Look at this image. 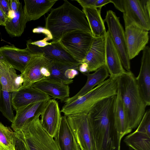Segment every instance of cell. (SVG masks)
<instances>
[{
	"label": "cell",
	"mask_w": 150,
	"mask_h": 150,
	"mask_svg": "<svg viewBox=\"0 0 150 150\" xmlns=\"http://www.w3.org/2000/svg\"><path fill=\"white\" fill-rule=\"evenodd\" d=\"M83 8L95 7L96 0H76Z\"/></svg>",
	"instance_id": "obj_33"
},
{
	"label": "cell",
	"mask_w": 150,
	"mask_h": 150,
	"mask_svg": "<svg viewBox=\"0 0 150 150\" xmlns=\"http://www.w3.org/2000/svg\"><path fill=\"white\" fill-rule=\"evenodd\" d=\"M59 104L55 99L48 100L41 115L42 127L48 134L54 138L59 127L61 117Z\"/></svg>",
	"instance_id": "obj_16"
},
{
	"label": "cell",
	"mask_w": 150,
	"mask_h": 150,
	"mask_svg": "<svg viewBox=\"0 0 150 150\" xmlns=\"http://www.w3.org/2000/svg\"><path fill=\"white\" fill-rule=\"evenodd\" d=\"M79 65L51 59L47 66L50 73L49 78L69 85L73 83V80L69 79L66 77L65 76L66 71L69 69L78 70Z\"/></svg>",
	"instance_id": "obj_28"
},
{
	"label": "cell",
	"mask_w": 150,
	"mask_h": 150,
	"mask_svg": "<svg viewBox=\"0 0 150 150\" xmlns=\"http://www.w3.org/2000/svg\"><path fill=\"white\" fill-rule=\"evenodd\" d=\"M10 0H0V8L8 16L10 11Z\"/></svg>",
	"instance_id": "obj_34"
},
{
	"label": "cell",
	"mask_w": 150,
	"mask_h": 150,
	"mask_svg": "<svg viewBox=\"0 0 150 150\" xmlns=\"http://www.w3.org/2000/svg\"><path fill=\"white\" fill-rule=\"evenodd\" d=\"M110 3V0H96L95 7L101 10L103 6Z\"/></svg>",
	"instance_id": "obj_39"
},
{
	"label": "cell",
	"mask_w": 150,
	"mask_h": 150,
	"mask_svg": "<svg viewBox=\"0 0 150 150\" xmlns=\"http://www.w3.org/2000/svg\"><path fill=\"white\" fill-rule=\"evenodd\" d=\"M94 38L91 33L76 30L65 34L59 41L73 57L81 64L88 51Z\"/></svg>",
	"instance_id": "obj_7"
},
{
	"label": "cell",
	"mask_w": 150,
	"mask_h": 150,
	"mask_svg": "<svg viewBox=\"0 0 150 150\" xmlns=\"http://www.w3.org/2000/svg\"><path fill=\"white\" fill-rule=\"evenodd\" d=\"M124 142L134 150H150V109L145 112L136 130L126 136Z\"/></svg>",
	"instance_id": "obj_10"
},
{
	"label": "cell",
	"mask_w": 150,
	"mask_h": 150,
	"mask_svg": "<svg viewBox=\"0 0 150 150\" xmlns=\"http://www.w3.org/2000/svg\"><path fill=\"white\" fill-rule=\"evenodd\" d=\"M50 40L47 37H46L43 39L33 42L32 41L31 43L33 45H36L40 47H45L47 45H50L51 42H49L47 41Z\"/></svg>",
	"instance_id": "obj_35"
},
{
	"label": "cell",
	"mask_w": 150,
	"mask_h": 150,
	"mask_svg": "<svg viewBox=\"0 0 150 150\" xmlns=\"http://www.w3.org/2000/svg\"><path fill=\"white\" fill-rule=\"evenodd\" d=\"M50 60L44 55L33 56L21 73L23 82L21 88L30 86L46 79L48 71L46 66Z\"/></svg>",
	"instance_id": "obj_12"
},
{
	"label": "cell",
	"mask_w": 150,
	"mask_h": 150,
	"mask_svg": "<svg viewBox=\"0 0 150 150\" xmlns=\"http://www.w3.org/2000/svg\"><path fill=\"white\" fill-rule=\"evenodd\" d=\"M45 26L51 33L53 41H59L65 34L73 31L91 33L83 11L67 0L51 10L45 18Z\"/></svg>",
	"instance_id": "obj_2"
},
{
	"label": "cell",
	"mask_w": 150,
	"mask_h": 150,
	"mask_svg": "<svg viewBox=\"0 0 150 150\" xmlns=\"http://www.w3.org/2000/svg\"><path fill=\"white\" fill-rule=\"evenodd\" d=\"M40 53L50 59L74 64H80L65 50L59 41H52L45 47H38Z\"/></svg>",
	"instance_id": "obj_25"
},
{
	"label": "cell",
	"mask_w": 150,
	"mask_h": 150,
	"mask_svg": "<svg viewBox=\"0 0 150 150\" xmlns=\"http://www.w3.org/2000/svg\"><path fill=\"white\" fill-rule=\"evenodd\" d=\"M0 150H15L14 144L7 146L0 143Z\"/></svg>",
	"instance_id": "obj_41"
},
{
	"label": "cell",
	"mask_w": 150,
	"mask_h": 150,
	"mask_svg": "<svg viewBox=\"0 0 150 150\" xmlns=\"http://www.w3.org/2000/svg\"><path fill=\"white\" fill-rule=\"evenodd\" d=\"M81 150H84L83 149H81Z\"/></svg>",
	"instance_id": "obj_43"
},
{
	"label": "cell",
	"mask_w": 150,
	"mask_h": 150,
	"mask_svg": "<svg viewBox=\"0 0 150 150\" xmlns=\"http://www.w3.org/2000/svg\"><path fill=\"white\" fill-rule=\"evenodd\" d=\"M115 97L100 101L88 114L97 150H120L121 140L113 115Z\"/></svg>",
	"instance_id": "obj_1"
},
{
	"label": "cell",
	"mask_w": 150,
	"mask_h": 150,
	"mask_svg": "<svg viewBox=\"0 0 150 150\" xmlns=\"http://www.w3.org/2000/svg\"><path fill=\"white\" fill-rule=\"evenodd\" d=\"M104 22L107 23L108 30L117 51L122 66L127 71H130V64L126 44L125 32L119 18L112 10L107 11Z\"/></svg>",
	"instance_id": "obj_9"
},
{
	"label": "cell",
	"mask_w": 150,
	"mask_h": 150,
	"mask_svg": "<svg viewBox=\"0 0 150 150\" xmlns=\"http://www.w3.org/2000/svg\"><path fill=\"white\" fill-rule=\"evenodd\" d=\"M119 76L111 77L72 102L65 104L61 110L64 115L88 114L95 105L105 98L116 95Z\"/></svg>",
	"instance_id": "obj_5"
},
{
	"label": "cell",
	"mask_w": 150,
	"mask_h": 150,
	"mask_svg": "<svg viewBox=\"0 0 150 150\" xmlns=\"http://www.w3.org/2000/svg\"><path fill=\"white\" fill-rule=\"evenodd\" d=\"M84 75L87 77L85 84L76 94L66 100L64 102L65 104L71 103L85 95L95 86L103 82L110 76L105 65L100 67L92 74L89 73Z\"/></svg>",
	"instance_id": "obj_24"
},
{
	"label": "cell",
	"mask_w": 150,
	"mask_h": 150,
	"mask_svg": "<svg viewBox=\"0 0 150 150\" xmlns=\"http://www.w3.org/2000/svg\"><path fill=\"white\" fill-rule=\"evenodd\" d=\"M123 13L125 27L133 24L147 31L150 30V0H110Z\"/></svg>",
	"instance_id": "obj_6"
},
{
	"label": "cell",
	"mask_w": 150,
	"mask_h": 150,
	"mask_svg": "<svg viewBox=\"0 0 150 150\" xmlns=\"http://www.w3.org/2000/svg\"><path fill=\"white\" fill-rule=\"evenodd\" d=\"M139 74L135 79L141 96L147 106L150 105V48L146 46L142 50Z\"/></svg>",
	"instance_id": "obj_14"
},
{
	"label": "cell",
	"mask_w": 150,
	"mask_h": 150,
	"mask_svg": "<svg viewBox=\"0 0 150 150\" xmlns=\"http://www.w3.org/2000/svg\"><path fill=\"white\" fill-rule=\"evenodd\" d=\"M125 32L127 51L130 60L145 48L149 41V33L133 24L125 27Z\"/></svg>",
	"instance_id": "obj_11"
},
{
	"label": "cell",
	"mask_w": 150,
	"mask_h": 150,
	"mask_svg": "<svg viewBox=\"0 0 150 150\" xmlns=\"http://www.w3.org/2000/svg\"><path fill=\"white\" fill-rule=\"evenodd\" d=\"M78 70L84 74L89 73L88 65L85 63H82L79 65Z\"/></svg>",
	"instance_id": "obj_40"
},
{
	"label": "cell",
	"mask_w": 150,
	"mask_h": 150,
	"mask_svg": "<svg viewBox=\"0 0 150 150\" xmlns=\"http://www.w3.org/2000/svg\"><path fill=\"white\" fill-rule=\"evenodd\" d=\"M113 115L115 123L121 140L125 135L131 132L132 129L129 126L118 90L113 105Z\"/></svg>",
	"instance_id": "obj_29"
},
{
	"label": "cell",
	"mask_w": 150,
	"mask_h": 150,
	"mask_svg": "<svg viewBox=\"0 0 150 150\" xmlns=\"http://www.w3.org/2000/svg\"><path fill=\"white\" fill-rule=\"evenodd\" d=\"M23 80L21 74L4 60L0 59V85L3 91L12 92L22 87Z\"/></svg>",
	"instance_id": "obj_20"
},
{
	"label": "cell",
	"mask_w": 150,
	"mask_h": 150,
	"mask_svg": "<svg viewBox=\"0 0 150 150\" xmlns=\"http://www.w3.org/2000/svg\"><path fill=\"white\" fill-rule=\"evenodd\" d=\"M27 22L21 3L17 11H10L5 28L11 36L18 37L23 33Z\"/></svg>",
	"instance_id": "obj_27"
},
{
	"label": "cell",
	"mask_w": 150,
	"mask_h": 150,
	"mask_svg": "<svg viewBox=\"0 0 150 150\" xmlns=\"http://www.w3.org/2000/svg\"><path fill=\"white\" fill-rule=\"evenodd\" d=\"M89 25L91 33L94 38L105 36L107 31L103 20L101 15V9L95 7L83 8Z\"/></svg>",
	"instance_id": "obj_26"
},
{
	"label": "cell",
	"mask_w": 150,
	"mask_h": 150,
	"mask_svg": "<svg viewBox=\"0 0 150 150\" xmlns=\"http://www.w3.org/2000/svg\"><path fill=\"white\" fill-rule=\"evenodd\" d=\"M0 59H2V60H4V58L1 55V54L0 53Z\"/></svg>",
	"instance_id": "obj_42"
},
{
	"label": "cell",
	"mask_w": 150,
	"mask_h": 150,
	"mask_svg": "<svg viewBox=\"0 0 150 150\" xmlns=\"http://www.w3.org/2000/svg\"><path fill=\"white\" fill-rule=\"evenodd\" d=\"M50 99L49 96L32 86L21 88L11 93L12 107L16 111L31 104Z\"/></svg>",
	"instance_id": "obj_15"
},
{
	"label": "cell",
	"mask_w": 150,
	"mask_h": 150,
	"mask_svg": "<svg viewBox=\"0 0 150 150\" xmlns=\"http://www.w3.org/2000/svg\"><path fill=\"white\" fill-rule=\"evenodd\" d=\"M105 36L94 38L88 51L82 62L87 65L88 73L95 71L105 65Z\"/></svg>",
	"instance_id": "obj_17"
},
{
	"label": "cell",
	"mask_w": 150,
	"mask_h": 150,
	"mask_svg": "<svg viewBox=\"0 0 150 150\" xmlns=\"http://www.w3.org/2000/svg\"><path fill=\"white\" fill-rule=\"evenodd\" d=\"M34 33H42L46 36L50 40H52V37L49 30L45 27H39L34 28L33 30Z\"/></svg>",
	"instance_id": "obj_32"
},
{
	"label": "cell",
	"mask_w": 150,
	"mask_h": 150,
	"mask_svg": "<svg viewBox=\"0 0 150 150\" xmlns=\"http://www.w3.org/2000/svg\"><path fill=\"white\" fill-rule=\"evenodd\" d=\"M54 138L59 150H81L65 115L62 116Z\"/></svg>",
	"instance_id": "obj_19"
},
{
	"label": "cell",
	"mask_w": 150,
	"mask_h": 150,
	"mask_svg": "<svg viewBox=\"0 0 150 150\" xmlns=\"http://www.w3.org/2000/svg\"><path fill=\"white\" fill-rule=\"evenodd\" d=\"M0 143L9 146L14 144V132L0 122Z\"/></svg>",
	"instance_id": "obj_31"
},
{
	"label": "cell",
	"mask_w": 150,
	"mask_h": 150,
	"mask_svg": "<svg viewBox=\"0 0 150 150\" xmlns=\"http://www.w3.org/2000/svg\"><path fill=\"white\" fill-rule=\"evenodd\" d=\"M0 53L5 61L21 73L32 57L37 55L27 46L25 48L21 49L13 45L0 47Z\"/></svg>",
	"instance_id": "obj_13"
},
{
	"label": "cell",
	"mask_w": 150,
	"mask_h": 150,
	"mask_svg": "<svg viewBox=\"0 0 150 150\" xmlns=\"http://www.w3.org/2000/svg\"><path fill=\"white\" fill-rule=\"evenodd\" d=\"M79 74L78 71L74 69H69L65 72V76L69 79H72Z\"/></svg>",
	"instance_id": "obj_37"
},
{
	"label": "cell",
	"mask_w": 150,
	"mask_h": 150,
	"mask_svg": "<svg viewBox=\"0 0 150 150\" xmlns=\"http://www.w3.org/2000/svg\"><path fill=\"white\" fill-rule=\"evenodd\" d=\"M40 116L14 132L15 150H59L53 138L42 127Z\"/></svg>",
	"instance_id": "obj_4"
},
{
	"label": "cell",
	"mask_w": 150,
	"mask_h": 150,
	"mask_svg": "<svg viewBox=\"0 0 150 150\" xmlns=\"http://www.w3.org/2000/svg\"><path fill=\"white\" fill-rule=\"evenodd\" d=\"M66 116L81 149L97 150L88 114Z\"/></svg>",
	"instance_id": "obj_8"
},
{
	"label": "cell",
	"mask_w": 150,
	"mask_h": 150,
	"mask_svg": "<svg viewBox=\"0 0 150 150\" xmlns=\"http://www.w3.org/2000/svg\"><path fill=\"white\" fill-rule=\"evenodd\" d=\"M135 77L130 71L118 77V91L119 93L130 128H137L145 112L146 105L138 88Z\"/></svg>",
	"instance_id": "obj_3"
},
{
	"label": "cell",
	"mask_w": 150,
	"mask_h": 150,
	"mask_svg": "<svg viewBox=\"0 0 150 150\" xmlns=\"http://www.w3.org/2000/svg\"><path fill=\"white\" fill-rule=\"evenodd\" d=\"M8 18V16L0 8V25L5 26Z\"/></svg>",
	"instance_id": "obj_38"
},
{
	"label": "cell",
	"mask_w": 150,
	"mask_h": 150,
	"mask_svg": "<svg viewBox=\"0 0 150 150\" xmlns=\"http://www.w3.org/2000/svg\"><path fill=\"white\" fill-rule=\"evenodd\" d=\"M21 3L18 0H10V10L14 12L17 11L19 8Z\"/></svg>",
	"instance_id": "obj_36"
},
{
	"label": "cell",
	"mask_w": 150,
	"mask_h": 150,
	"mask_svg": "<svg viewBox=\"0 0 150 150\" xmlns=\"http://www.w3.org/2000/svg\"><path fill=\"white\" fill-rule=\"evenodd\" d=\"M57 0H24L23 12L27 22L37 20L50 11Z\"/></svg>",
	"instance_id": "obj_23"
},
{
	"label": "cell",
	"mask_w": 150,
	"mask_h": 150,
	"mask_svg": "<svg viewBox=\"0 0 150 150\" xmlns=\"http://www.w3.org/2000/svg\"><path fill=\"white\" fill-rule=\"evenodd\" d=\"M11 92L3 91L0 85V111L4 116L12 122L15 116L11 99Z\"/></svg>",
	"instance_id": "obj_30"
},
{
	"label": "cell",
	"mask_w": 150,
	"mask_h": 150,
	"mask_svg": "<svg viewBox=\"0 0 150 150\" xmlns=\"http://www.w3.org/2000/svg\"><path fill=\"white\" fill-rule=\"evenodd\" d=\"M31 86L62 102L69 98V85L50 78L38 81Z\"/></svg>",
	"instance_id": "obj_18"
},
{
	"label": "cell",
	"mask_w": 150,
	"mask_h": 150,
	"mask_svg": "<svg viewBox=\"0 0 150 150\" xmlns=\"http://www.w3.org/2000/svg\"><path fill=\"white\" fill-rule=\"evenodd\" d=\"M48 100L31 104L16 110V115L11 126L14 132L21 129L35 117L40 116Z\"/></svg>",
	"instance_id": "obj_22"
},
{
	"label": "cell",
	"mask_w": 150,
	"mask_h": 150,
	"mask_svg": "<svg viewBox=\"0 0 150 150\" xmlns=\"http://www.w3.org/2000/svg\"><path fill=\"white\" fill-rule=\"evenodd\" d=\"M105 65L109 76H119L125 72L120 57L112 40L108 31H107L105 36Z\"/></svg>",
	"instance_id": "obj_21"
}]
</instances>
